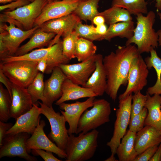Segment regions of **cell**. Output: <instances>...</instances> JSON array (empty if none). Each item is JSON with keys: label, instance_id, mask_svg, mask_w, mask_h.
Segmentation results:
<instances>
[{"label": "cell", "instance_id": "7bdbcfd3", "mask_svg": "<svg viewBox=\"0 0 161 161\" xmlns=\"http://www.w3.org/2000/svg\"><path fill=\"white\" fill-rule=\"evenodd\" d=\"M0 81L5 86L12 99V82L0 69Z\"/></svg>", "mask_w": 161, "mask_h": 161}, {"label": "cell", "instance_id": "6da1fadb", "mask_svg": "<svg viewBox=\"0 0 161 161\" xmlns=\"http://www.w3.org/2000/svg\"><path fill=\"white\" fill-rule=\"evenodd\" d=\"M140 54L135 45L118 46L103 58L107 78L105 92L113 101L117 98L118 91L122 85H127L128 77L133 60Z\"/></svg>", "mask_w": 161, "mask_h": 161}, {"label": "cell", "instance_id": "d6986e66", "mask_svg": "<svg viewBox=\"0 0 161 161\" xmlns=\"http://www.w3.org/2000/svg\"><path fill=\"white\" fill-rule=\"evenodd\" d=\"M12 103L10 109L11 118L16 120L32 107L31 96L27 88L12 83Z\"/></svg>", "mask_w": 161, "mask_h": 161}, {"label": "cell", "instance_id": "bcb514c9", "mask_svg": "<svg viewBox=\"0 0 161 161\" xmlns=\"http://www.w3.org/2000/svg\"><path fill=\"white\" fill-rule=\"evenodd\" d=\"M92 22V24L97 26L105 24V21L103 16L100 15H97L93 18Z\"/></svg>", "mask_w": 161, "mask_h": 161}, {"label": "cell", "instance_id": "484cf974", "mask_svg": "<svg viewBox=\"0 0 161 161\" xmlns=\"http://www.w3.org/2000/svg\"><path fill=\"white\" fill-rule=\"evenodd\" d=\"M136 133L128 130L117 149L119 161H134L138 154L134 148Z\"/></svg>", "mask_w": 161, "mask_h": 161}, {"label": "cell", "instance_id": "8992f818", "mask_svg": "<svg viewBox=\"0 0 161 161\" xmlns=\"http://www.w3.org/2000/svg\"><path fill=\"white\" fill-rule=\"evenodd\" d=\"M92 107L89 110L86 109L81 116L76 134L86 133L110 121L111 109L108 101L104 99L95 98Z\"/></svg>", "mask_w": 161, "mask_h": 161}, {"label": "cell", "instance_id": "836d02e7", "mask_svg": "<svg viewBox=\"0 0 161 161\" xmlns=\"http://www.w3.org/2000/svg\"><path fill=\"white\" fill-rule=\"evenodd\" d=\"M12 98L7 89L0 84V121L6 122L11 118Z\"/></svg>", "mask_w": 161, "mask_h": 161}, {"label": "cell", "instance_id": "681fc988", "mask_svg": "<svg viewBox=\"0 0 161 161\" xmlns=\"http://www.w3.org/2000/svg\"><path fill=\"white\" fill-rule=\"evenodd\" d=\"M19 0H0V3L1 4H5L7 3H10V2L16 1ZM29 1L30 2H32L34 1L35 0H26Z\"/></svg>", "mask_w": 161, "mask_h": 161}, {"label": "cell", "instance_id": "7a4b0ae2", "mask_svg": "<svg viewBox=\"0 0 161 161\" xmlns=\"http://www.w3.org/2000/svg\"><path fill=\"white\" fill-rule=\"evenodd\" d=\"M156 15L152 11L148 12L146 16L140 13L136 15V25L133 36L127 39L125 45L134 44L137 46L140 54L149 53L158 47V36L153 28Z\"/></svg>", "mask_w": 161, "mask_h": 161}, {"label": "cell", "instance_id": "52a82bcc", "mask_svg": "<svg viewBox=\"0 0 161 161\" xmlns=\"http://www.w3.org/2000/svg\"><path fill=\"white\" fill-rule=\"evenodd\" d=\"M39 27L23 30L12 23H0V59L14 56L20 44L32 35Z\"/></svg>", "mask_w": 161, "mask_h": 161}, {"label": "cell", "instance_id": "2e32d148", "mask_svg": "<svg viewBox=\"0 0 161 161\" xmlns=\"http://www.w3.org/2000/svg\"><path fill=\"white\" fill-rule=\"evenodd\" d=\"M45 125L43 120L40 121L32 136L27 139L26 144L27 152L30 153L33 149H41L54 153L60 158L66 159L65 151L59 148L45 134L44 130Z\"/></svg>", "mask_w": 161, "mask_h": 161}, {"label": "cell", "instance_id": "7dc6e473", "mask_svg": "<svg viewBox=\"0 0 161 161\" xmlns=\"http://www.w3.org/2000/svg\"><path fill=\"white\" fill-rule=\"evenodd\" d=\"M95 29L98 34L103 36L106 32L108 28L106 24H104L96 26Z\"/></svg>", "mask_w": 161, "mask_h": 161}, {"label": "cell", "instance_id": "3957f363", "mask_svg": "<svg viewBox=\"0 0 161 161\" xmlns=\"http://www.w3.org/2000/svg\"><path fill=\"white\" fill-rule=\"evenodd\" d=\"M99 132L96 129L86 133L69 135L65 151L66 161H84L94 156L98 146Z\"/></svg>", "mask_w": 161, "mask_h": 161}, {"label": "cell", "instance_id": "e575fe53", "mask_svg": "<svg viewBox=\"0 0 161 161\" xmlns=\"http://www.w3.org/2000/svg\"><path fill=\"white\" fill-rule=\"evenodd\" d=\"M79 37L78 33L74 30L62 37L63 54L65 58L69 60L75 58L76 45Z\"/></svg>", "mask_w": 161, "mask_h": 161}, {"label": "cell", "instance_id": "f546056e", "mask_svg": "<svg viewBox=\"0 0 161 161\" xmlns=\"http://www.w3.org/2000/svg\"><path fill=\"white\" fill-rule=\"evenodd\" d=\"M98 15L103 16L105 23L109 25L120 22L130 21L133 20L131 14L127 10L117 6H111L99 12Z\"/></svg>", "mask_w": 161, "mask_h": 161}, {"label": "cell", "instance_id": "7c38bea8", "mask_svg": "<svg viewBox=\"0 0 161 161\" xmlns=\"http://www.w3.org/2000/svg\"><path fill=\"white\" fill-rule=\"evenodd\" d=\"M148 69L141 54L134 59L129 69L126 88L119 96V100L124 98L132 93L141 91L146 86Z\"/></svg>", "mask_w": 161, "mask_h": 161}, {"label": "cell", "instance_id": "9a60e30c", "mask_svg": "<svg viewBox=\"0 0 161 161\" xmlns=\"http://www.w3.org/2000/svg\"><path fill=\"white\" fill-rule=\"evenodd\" d=\"M80 1L60 0L48 3L36 19L34 27L39 26L48 20L72 13Z\"/></svg>", "mask_w": 161, "mask_h": 161}, {"label": "cell", "instance_id": "83f0119b", "mask_svg": "<svg viewBox=\"0 0 161 161\" xmlns=\"http://www.w3.org/2000/svg\"><path fill=\"white\" fill-rule=\"evenodd\" d=\"M150 55L144 59L148 69L153 68L157 75V80L155 84L148 87L146 93L151 96L155 94L161 95V59L158 56L155 49L150 52Z\"/></svg>", "mask_w": 161, "mask_h": 161}, {"label": "cell", "instance_id": "30bf717a", "mask_svg": "<svg viewBox=\"0 0 161 161\" xmlns=\"http://www.w3.org/2000/svg\"><path fill=\"white\" fill-rule=\"evenodd\" d=\"M40 106L41 114L45 116L48 120L51 130L48 137L60 148L65 151L69 135L66 129V121L64 116L59 112H56L52 106L38 101Z\"/></svg>", "mask_w": 161, "mask_h": 161}, {"label": "cell", "instance_id": "ab89813d", "mask_svg": "<svg viewBox=\"0 0 161 161\" xmlns=\"http://www.w3.org/2000/svg\"><path fill=\"white\" fill-rule=\"evenodd\" d=\"M30 2L26 0H19L13 1L10 3L0 6V11H11L17 8L27 4Z\"/></svg>", "mask_w": 161, "mask_h": 161}, {"label": "cell", "instance_id": "cb8c5ba5", "mask_svg": "<svg viewBox=\"0 0 161 161\" xmlns=\"http://www.w3.org/2000/svg\"><path fill=\"white\" fill-rule=\"evenodd\" d=\"M55 35V34L44 31L39 27L31 36L29 40L18 48L14 56L23 55L36 48L48 47Z\"/></svg>", "mask_w": 161, "mask_h": 161}, {"label": "cell", "instance_id": "f907efd6", "mask_svg": "<svg viewBox=\"0 0 161 161\" xmlns=\"http://www.w3.org/2000/svg\"><path fill=\"white\" fill-rule=\"evenodd\" d=\"M157 32L158 36V45L159 46H161V29L158 30Z\"/></svg>", "mask_w": 161, "mask_h": 161}, {"label": "cell", "instance_id": "ac0fdd59", "mask_svg": "<svg viewBox=\"0 0 161 161\" xmlns=\"http://www.w3.org/2000/svg\"><path fill=\"white\" fill-rule=\"evenodd\" d=\"M41 114L38 104H33L32 108L16 120L15 123L7 132L6 134H13L21 132L32 134L40 121Z\"/></svg>", "mask_w": 161, "mask_h": 161}, {"label": "cell", "instance_id": "f35d334b", "mask_svg": "<svg viewBox=\"0 0 161 161\" xmlns=\"http://www.w3.org/2000/svg\"><path fill=\"white\" fill-rule=\"evenodd\" d=\"M159 145H155L149 147L140 154L137 155L134 161H148L152 157Z\"/></svg>", "mask_w": 161, "mask_h": 161}, {"label": "cell", "instance_id": "f5cc1de1", "mask_svg": "<svg viewBox=\"0 0 161 161\" xmlns=\"http://www.w3.org/2000/svg\"><path fill=\"white\" fill-rule=\"evenodd\" d=\"M48 2V3H50L51 2L56 1H58L59 0H47Z\"/></svg>", "mask_w": 161, "mask_h": 161}, {"label": "cell", "instance_id": "ba28073f", "mask_svg": "<svg viewBox=\"0 0 161 161\" xmlns=\"http://www.w3.org/2000/svg\"><path fill=\"white\" fill-rule=\"evenodd\" d=\"M38 63L29 60L0 62V69L12 83L27 88L39 72Z\"/></svg>", "mask_w": 161, "mask_h": 161}, {"label": "cell", "instance_id": "8d00e7d4", "mask_svg": "<svg viewBox=\"0 0 161 161\" xmlns=\"http://www.w3.org/2000/svg\"><path fill=\"white\" fill-rule=\"evenodd\" d=\"M148 113L147 109L144 107L139 113L131 117L129 130L137 133L142 129L144 126L145 121Z\"/></svg>", "mask_w": 161, "mask_h": 161}, {"label": "cell", "instance_id": "9f6ffc18", "mask_svg": "<svg viewBox=\"0 0 161 161\" xmlns=\"http://www.w3.org/2000/svg\"><path fill=\"white\" fill-rule=\"evenodd\" d=\"M160 131H161V130H160Z\"/></svg>", "mask_w": 161, "mask_h": 161}, {"label": "cell", "instance_id": "d590c367", "mask_svg": "<svg viewBox=\"0 0 161 161\" xmlns=\"http://www.w3.org/2000/svg\"><path fill=\"white\" fill-rule=\"evenodd\" d=\"M79 37H82L91 41L102 40V35L96 32L95 27L93 24H83L81 22L76 27L74 30Z\"/></svg>", "mask_w": 161, "mask_h": 161}, {"label": "cell", "instance_id": "c3c4849f", "mask_svg": "<svg viewBox=\"0 0 161 161\" xmlns=\"http://www.w3.org/2000/svg\"><path fill=\"white\" fill-rule=\"evenodd\" d=\"M155 7L158 10H161V0H155Z\"/></svg>", "mask_w": 161, "mask_h": 161}, {"label": "cell", "instance_id": "1f68e13d", "mask_svg": "<svg viewBox=\"0 0 161 161\" xmlns=\"http://www.w3.org/2000/svg\"><path fill=\"white\" fill-rule=\"evenodd\" d=\"M97 50V46L93 41L79 37L76 42L75 56L81 62L95 55Z\"/></svg>", "mask_w": 161, "mask_h": 161}, {"label": "cell", "instance_id": "11a10c76", "mask_svg": "<svg viewBox=\"0 0 161 161\" xmlns=\"http://www.w3.org/2000/svg\"></svg>", "mask_w": 161, "mask_h": 161}, {"label": "cell", "instance_id": "8fae6325", "mask_svg": "<svg viewBox=\"0 0 161 161\" xmlns=\"http://www.w3.org/2000/svg\"><path fill=\"white\" fill-rule=\"evenodd\" d=\"M30 134L21 132L13 134H6L0 147V158L4 157H18L27 161L37 160L35 157L27 152L26 144Z\"/></svg>", "mask_w": 161, "mask_h": 161}, {"label": "cell", "instance_id": "4316f807", "mask_svg": "<svg viewBox=\"0 0 161 161\" xmlns=\"http://www.w3.org/2000/svg\"><path fill=\"white\" fill-rule=\"evenodd\" d=\"M135 27L133 21L109 25L106 32L102 36V40L110 41L112 38L117 37L128 39L133 36Z\"/></svg>", "mask_w": 161, "mask_h": 161}, {"label": "cell", "instance_id": "db71d44e", "mask_svg": "<svg viewBox=\"0 0 161 161\" xmlns=\"http://www.w3.org/2000/svg\"><path fill=\"white\" fill-rule=\"evenodd\" d=\"M158 15L160 20L161 21V12L159 13H158Z\"/></svg>", "mask_w": 161, "mask_h": 161}, {"label": "cell", "instance_id": "f1b7e54d", "mask_svg": "<svg viewBox=\"0 0 161 161\" xmlns=\"http://www.w3.org/2000/svg\"><path fill=\"white\" fill-rule=\"evenodd\" d=\"M101 0H80L72 13L81 20L92 22L93 18L97 16L99 12L98 4Z\"/></svg>", "mask_w": 161, "mask_h": 161}, {"label": "cell", "instance_id": "4fadbf2b", "mask_svg": "<svg viewBox=\"0 0 161 161\" xmlns=\"http://www.w3.org/2000/svg\"><path fill=\"white\" fill-rule=\"evenodd\" d=\"M81 22L80 19L72 13L46 21L39 26V27L44 31L56 34L49 47L58 41L61 36L63 37L72 32L77 25Z\"/></svg>", "mask_w": 161, "mask_h": 161}, {"label": "cell", "instance_id": "f6af8a7d", "mask_svg": "<svg viewBox=\"0 0 161 161\" xmlns=\"http://www.w3.org/2000/svg\"><path fill=\"white\" fill-rule=\"evenodd\" d=\"M161 161V143L159 144L156 151L149 161Z\"/></svg>", "mask_w": 161, "mask_h": 161}, {"label": "cell", "instance_id": "b9f144b4", "mask_svg": "<svg viewBox=\"0 0 161 161\" xmlns=\"http://www.w3.org/2000/svg\"><path fill=\"white\" fill-rule=\"evenodd\" d=\"M13 125L11 123H7L0 121V147L2 145L3 140L6 135L7 131Z\"/></svg>", "mask_w": 161, "mask_h": 161}, {"label": "cell", "instance_id": "d4e9b609", "mask_svg": "<svg viewBox=\"0 0 161 161\" xmlns=\"http://www.w3.org/2000/svg\"><path fill=\"white\" fill-rule=\"evenodd\" d=\"M146 94L147 97L145 107L148 113L144 125L150 126L161 130V95L155 94L151 96Z\"/></svg>", "mask_w": 161, "mask_h": 161}, {"label": "cell", "instance_id": "60d3db41", "mask_svg": "<svg viewBox=\"0 0 161 161\" xmlns=\"http://www.w3.org/2000/svg\"><path fill=\"white\" fill-rule=\"evenodd\" d=\"M31 152L33 155L40 156L45 161H61L56 158L53 155L52 152L49 151H45L41 149H33Z\"/></svg>", "mask_w": 161, "mask_h": 161}, {"label": "cell", "instance_id": "5b68a950", "mask_svg": "<svg viewBox=\"0 0 161 161\" xmlns=\"http://www.w3.org/2000/svg\"><path fill=\"white\" fill-rule=\"evenodd\" d=\"M43 59L47 60V67L45 73H51L53 69L61 64H67L70 60L64 57L62 52V41L46 48H41L19 56H8L0 60V62L5 63L17 60H29L38 61Z\"/></svg>", "mask_w": 161, "mask_h": 161}, {"label": "cell", "instance_id": "d6a6232c", "mask_svg": "<svg viewBox=\"0 0 161 161\" xmlns=\"http://www.w3.org/2000/svg\"><path fill=\"white\" fill-rule=\"evenodd\" d=\"M44 73L39 72L27 88L31 96L33 104H38L39 100L44 104L46 103V99L44 95Z\"/></svg>", "mask_w": 161, "mask_h": 161}, {"label": "cell", "instance_id": "ffe728a7", "mask_svg": "<svg viewBox=\"0 0 161 161\" xmlns=\"http://www.w3.org/2000/svg\"><path fill=\"white\" fill-rule=\"evenodd\" d=\"M66 78L59 66L53 69L50 77L44 82V95L46 99L45 104L49 106H52L54 102L61 97L62 85Z\"/></svg>", "mask_w": 161, "mask_h": 161}, {"label": "cell", "instance_id": "277c9868", "mask_svg": "<svg viewBox=\"0 0 161 161\" xmlns=\"http://www.w3.org/2000/svg\"><path fill=\"white\" fill-rule=\"evenodd\" d=\"M48 3L47 0H35L14 10L3 11L0 14V23H12L24 30H30Z\"/></svg>", "mask_w": 161, "mask_h": 161}, {"label": "cell", "instance_id": "7402d4cb", "mask_svg": "<svg viewBox=\"0 0 161 161\" xmlns=\"http://www.w3.org/2000/svg\"><path fill=\"white\" fill-rule=\"evenodd\" d=\"M161 143L160 130L148 125L145 126L136 133L134 148L139 155L148 148Z\"/></svg>", "mask_w": 161, "mask_h": 161}, {"label": "cell", "instance_id": "4dcf8cb0", "mask_svg": "<svg viewBox=\"0 0 161 161\" xmlns=\"http://www.w3.org/2000/svg\"><path fill=\"white\" fill-rule=\"evenodd\" d=\"M148 3L145 0H112L111 6H117L127 10L131 15L136 16L148 12Z\"/></svg>", "mask_w": 161, "mask_h": 161}, {"label": "cell", "instance_id": "816d5d0a", "mask_svg": "<svg viewBox=\"0 0 161 161\" xmlns=\"http://www.w3.org/2000/svg\"><path fill=\"white\" fill-rule=\"evenodd\" d=\"M105 161H117V160L116 159L114 156L111 155L108 158L105 160Z\"/></svg>", "mask_w": 161, "mask_h": 161}, {"label": "cell", "instance_id": "74e56055", "mask_svg": "<svg viewBox=\"0 0 161 161\" xmlns=\"http://www.w3.org/2000/svg\"><path fill=\"white\" fill-rule=\"evenodd\" d=\"M147 97L146 94L144 95L141 91L134 93L132 95L131 117L139 113L145 107Z\"/></svg>", "mask_w": 161, "mask_h": 161}, {"label": "cell", "instance_id": "e0dca14e", "mask_svg": "<svg viewBox=\"0 0 161 161\" xmlns=\"http://www.w3.org/2000/svg\"><path fill=\"white\" fill-rule=\"evenodd\" d=\"M95 98V97H92L83 102L77 101L72 103L63 102L59 105L62 114L69 125V135L75 134L81 116L86 109L93 106Z\"/></svg>", "mask_w": 161, "mask_h": 161}, {"label": "cell", "instance_id": "6f0895ef", "mask_svg": "<svg viewBox=\"0 0 161 161\" xmlns=\"http://www.w3.org/2000/svg\"></svg>", "mask_w": 161, "mask_h": 161}, {"label": "cell", "instance_id": "603a6c76", "mask_svg": "<svg viewBox=\"0 0 161 161\" xmlns=\"http://www.w3.org/2000/svg\"><path fill=\"white\" fill-rule=\"evenodd\" d=\"M62 95L57 100L55 104L59 106L61 103L70 100H74L81 98L97 97L90 89L80 86L66 78L62 85Z\"/></svg>", "mask_w": 161, "mask_h": 161}, {"label": "cell", "instance_id": "44dd1931", "mask_svg": "<svg viewBox=\"0 0 161 161\" xmlns=\"http://www.w3.org/2000/svg\"><path fill=\"white\" fill-rule=\"evenodd\" d=\"M101 54H96L95 70L85 83L82 86L91 89L97 96H102L105 92L107 86L106 70Z\"/></svg>", "mask_w": 161, "mask_h": 161}, {"label": "cell", "instance_id": "9c48e42d", "mask_svg": "<svg viewBox=\"0 0 161 161\" xmlns=\"http://www.w3.org/2000/svg\"><path fill=\"white\" fill-rule=\"evenodd\" d=\"M132 95L131 94L124 98L119 100L113 136L106 144L110 149L112 155L114 156L116 154L121 140L126 132L131 117Z\"/></svg>", "mask_w": 161, "mask_h": 161}, {"label": "cell", "instance_id": "ee69618b", "mask_svg": "<svg viewBox=\"0 0 161 161\" xmlns=\"http://www.w3.org/2000/svg\"><path fill=\"white\" fill-rule=\"evenodd\" d=\"M37 69L39 72L45 73L47 67V60L43 59L38 61Z\"/></svg>", "mask_w": 161, "mask_h": 161}, {"label": "cell", "instance_id": "5bb4252c", "mask_svg": "<svg viewBox=\"0 0 161 161\" xmlns=\"http://www.w3.org/2000/svg\"><path fill=\"white\" fill-rule=\"evenodd\" d=\"M96 54L80 63L61 64L59 67L67 78L79 85H84L96 68Z\"/></svg>", "mask_w": 161, "mask_h": 161}]
</instances>
